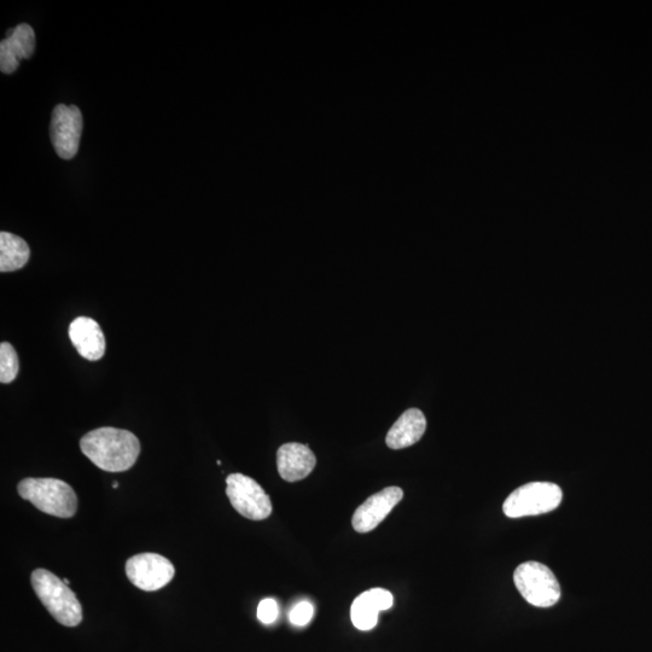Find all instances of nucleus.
Instances as JSON below:
<instances>
[{"label":"nucleus","mask_w":652,"mask_h":652,"mask_svg":"<svg viewBox=\"0 0 652 652\" xmlns=\"http://www.w3.org/2000/svg\"><path fill=\"white\" fill-rule=\"evenodd\" d=\"M81 451L96 467L108 473H122L136 464L141 454V442L128 430L98 428L80 441Z\"/></svg>","instance_id":"nucleus-1"},{"label":"nucleus","mask_w":652,"mask_h":652,"mask_svg":"<svg viewBox=\"0 0 652 652\" xmlns=\"http://www.w3.org/2000/svg\"><path fill=\"white\" fill-rule=\"evenodd\" d=\"M562 499V489L556 483L531 482L506 498L503 511L510 518L543 515L557 509Z\"/></svg>","instance_id":"nucleus-4"},{"label":"nucleus","mask_w":652,"mask_h":652,"mask_svg":"<svg viewBox=\"0 0 652 652\" xmlns=\"http://www.w3.org/2000/svg\"><path fill=\"white\" fill-rule=\"evenodd\" d=\"M317 465V458L311 448L299 442H289L277 452L278 473L287 482L306 479Z\"/></svg>","instance_id":"nucleus-11"},{"label":"nucleus","mask_w":652,"mask_h":652,"mask_svg":"<svg viewBox=\"0 0 652 652\" xmlns=\"http://www.w3.org/2000/svg\"><path fill=\"white\" fill-rule=\"evenodd\" d=\"M516 589L529 604L537 608L553 607L561 598V586L545 564L526 562L514 573Z\"/></svg>","instance_id":"nucleus-5"},{"label":"nucleus","mask_w":652,"mask_h":652,"mask_svg":"<svg viewBox=\"0 0 652 652\" xmlns=\"http://www.w3.org/2000/svg\"><path fill=\"white\" fill-rule=\"evenodd\" d=\"M427 430V418L418 409L407 410L390 428L386 442L392 450H403L417 444Z\"/></svg>","instance_id":"nucleus-14"},{"label":"nucleus","mask_w":652,"mask_h":652,"mask_svg":"<svg viewBox=\"0 0 652 652\" xmlns=\"http://www.w3.org/2000/svg\"><path fill=\"white\" fill-rule=\"evenodd\" d=\"M69 337L81 357L96 362L106 352V339L100 324L89 317L74 319L69 326Z\"/></svg>","instance_id":"nucleus-12"},{"label":"nucleus","mask_w":652,"mask_h":652,"mask_svg":"<svg viewBox=\"0 0 652 652\" xmlns=\"http://www.w3.org/2000/svg\"><path fill=\"white\" fill-rule=\"evenodd\" d=\"M392 593L383 589H371L362 593L352 604L351 617L360 631H370L378 622L380 611L393 607Z\"/></svg>","instance_id":"nucleus-13"},{"label":"nucleus","mask_w":652,"mask_h":652,"mask_svg":"<svg viewBox=\"0 0 652 652\" xmlns=\"http://www.w3.org/2000/svg\"><path fill=\"white\" fill-rule=\"evenodd\" d=\"M176 569L166 557L157 553H139L126 562V575L133 585L142 591L163 589L174 578Z\"/></svg>","instance_id":"nucleus-8"},{"label":"nucleus","mask_w":652,"mask_h":652,"mask_svg":"<svg viewBox=\"0 0 652 652\" xmlns=\"http://www.w3.org/2000/svg\"><path fill=\"white\" fill-rule=\"evenodd\" d=\"M36 49V33L34 29L21 23L10 29L7 38L0 43V69L5 74H13L20 66L21 60H28Z\"/></svg>","instance_id":"nucleus-10"},{"label":"nucleus","mask_w":652,"mask_h":652,"mask_svg":"<svg viewBox=\"0 0 652 652\" xmlns=\"http://www.w3.org/2000/svg\"><path fill=\"white\" fill-rule=\"evenodd\" d=\"M314 614L313 605L310 602H300L291 609L289 619L294 626H306L310 624Z\"/></svg>","instance_id":"nucleus-17"},{"label":"nucleus","mask_w":652,"mask_h":652,"mask_svg":"<svg viewBox=\"0 0 652 652\" xmlns=\"http://www.w3.org/2000/svg\"><path fill=\"white\" fill-rule=\"evenodd\" d=\"M279 614L278 604L275 599L266 598L260 602L258 607V619L264 625H271L277 620Z\"/></svg>","instance_id":"nucleus-18"},{"label":"nucleus","mask_w":652,"mask_h":652,"mask_svg":"<svg viewBox=\"0 0 652 652\" xmlns=\"http://www.w3.org/2000/svg\"><path fill=\"white\" fill-rule=\"evenodd\" d=\"M83 128V115L77 106L58 104L52 112L50 136L61 159L72 160L78 154Z\"/></svg>","instance_id":"nucleus-7"},{"label":"nucleus","mask_w":652,"mask_h":652,"mask_svg":"<svg viewBox=\"0 0 652 652\" xmlns=\"http://www.w3.org/2000/svg\"><path fill=\"white\" fill-rule=\"evenodd\" d=\"M226 496L243 517L263 521L272 514V503L258 482L243 474H231L226 479Z\"/></svg>","instance_id":"nucleus-6"},{"label":"nucleus","mask_w":652,"mask_h":652,"mask_svg":"<svg viewBox=\"0 0 652 652\" xmlns=\"http://www.w3.org/2000/svg\"><path fill=\"white\" fill-rule=\"evenodd\" d=\"M31 580L40 602L57 622L66 627L80 625L83 621V607L64 581L42 568L34 570Z\"/></svg>","instance_id":"nucleus-2"},{"label":"nucleus","mask_w":652,"mask_h":652,"mask_svg":"<svg viewBox=\"0 0 652 652\" xmlns=\"http://www.w3.org/2000/svg\"><path fill=\"white\" fill-rule=\"evenodd\" d=\"M113 487H114V488H118V487H119L118 482H114V483H113Z\"/></svg>","instance_id":"nucleus-19"},{"label":"nucleus","mask_w":652,"mask_h":652,"mask_svg":"<svg viewBox=\"0 0 652 652\" xmlns=\"http://www.w3.org/2000/svg\"><path fill=\"white\" fill-rule=\"evenodd\" d=\"M403 498V489L399 487H387L369 499H366L354 512L352 518L354 531L358 533L374 531Z\"/></svg>","instance_id":"nucleus-9"},{"label":"nucleus","mask_w":652,"mask_h":652,"mask_svg":"<svg viewBox=\"0 0 652 652\" xmlns=\"http://www.w3.org/2000/svg\"><path fill=\"white\" fill-rule=\"evenodd\" d=\"M17 491L22 499L32 503L44 514L60 518H71L77 514V494L62 480L28 477L19 483Z\"/></svg>","instance_id":"nucleus-3"},{"label":"nucleus","mask_w":652,"mask_h":652,"mask_svg":"<svg viewBox=\"0 0 652 652\" xmlns=\"http://www.w3.org/2000/svg\"><path fill=\"white\" fill-rule=\"evenodd\" d=\"M63 581H64V584H66V585L69 586V580H67V579H63Z\"/></svg>","instance_id":"nucleus-20"},{"label":"nucleus","mask_w":652,"mask_h":652,"mask_svg":"<svg viewBox=\"0 0 652 652\" xmlns=\"http://www.w3.org/2000/svg\"><path fill=\"white\" fill-rule=\"evenodd\" d=\"M19 357L15 348L8 342L0 345V382L3 384L11 383L19 374Z\"/></svg>","instance_id":"nucleus-16"},{"label":"nucleus","mask_w":652,"mask_h":652,"mask_svg":"<svg viewBox=\"0 0 652 652\" xmlns=\"http://www.w3.org/2000/svg\"><path fill=\"white\" fill-rule=\"evenodd\" d=\"M31 249L21 237L3 231L0 234V271L21 270L28 263Z\"/></svg>","instance_id":"nucleus-15"}]
</instances>
